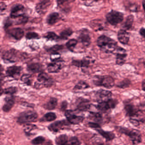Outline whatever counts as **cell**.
<instances>
[{"label": "cell", "instance_id": "obj_23", "mask_svg": "<svg viewBox=\"0 0 145 145\" xmlns=\"http://www.w3.org/2000/svg\"><path fill=\"white\" fill-rule=\"evenodd\" d=\"M103 137H104L107 141L112 140L115 138V136L114 133L111 131H105L101 129V128L95 129Z\"/></svg>", "mask_w": 145, "mask_h": 145}, {"label": "cell", "instance_id": "obj_33", "mask_svg": "<svg viewBox=\"0 0 145 145\" xmlns=\"http://www.w3.org/2000/svg\"><path fill=\"white\" fill-rule=\"evenodd\" d=\"M32 77V75L30 74H25L21 76V80L27 86H31L33 82Z\"/></svg>", "mask_w": 145, "mask_h": 145}, {"label": "cell", "instance_id": "obj_18", "mask_svg": "<svg viewBox=\"0 0 145 145\" xmlns=\"http://www.w3.org/2000/svg\"><path fill=\"white\" fill-rule=\"evenodd\" d=\"M79 40L85 46H88L91 43L89 32L86 29H83L80 32L78 37Z\"/></svg>", "mask_w": 145, "mask_h": 145}, {"label": "cell", "instance_id": "obj_36", "mask_svg": "<svg viewBox=\"0 0 145 145\" xmlns=\"http://www.w3.org/2000/svg\"><path fill=\"white\" fill-rule=\"evenodd\" d=\"M73 31L71 29L68 28L63 31L60 34V39L67 40L72 34Z\"/></svg>", "mask_w": 145, "mask_h": 145}, {"label": "cell", "instance_id": "obj_6", "mask_svg": "<svg viewBox=\"0 0 145 145\" xmlns=\"http://www.w3.org/2000/svg\"><path fill=\"white\" fill-rule=\"evenodd\" d=\"M123 14L119 12L112 10L106 15L107 21L111 25H116L123 20Z\"/></svg>", "mask_w": 145, "mask_h": 145}, {"label": "cell", "instance_id": "obj_44", "mask_svg": "<svg viewBox=\"0 0 145 145\" xmlns=\"http://www.w3.org/2000/svg\"><path fill=\"white\" fill-rule=\"evenodd\" d=\"M75 0H57V5H62L65 4H69L74 2Z\"/></svg>", "mask_w": 145, "mask_h": 145}, {"label": "cell", "instance_id": "obj_3", "mask_svg": "<svg viewBox=\"0 0 145 145\" xmlns=\"http://www.w3.org/2000/svg\"><path fill=\"white\" fill-rule=\"evenodd\" d=\"M93 84L97 86H103L111 89L114 85V80L112 77L108 75H95L93 79Z\"/></svg>", "mask_w": 145, "mask_h": 145}, {"label": "cell", "instance_id": "obj_11", "mask_svg": "<svg viewBox=\"0 0 145 145\" xmlns=\"http://www.w3.org/2000/svg\"><path fill=\"white\" fill-rule=\"evenodd\" d=\"M112 94L111 91L106 90H98L95 93L96 101L98 103L106 101L112 98Z\"/></svg>", "mask_w": 145, "mask_h": 145}, {"label": "cell", "instance_id": "obj_8", "mask_svg": "<svg viewBox=\"0 0 145 145\" xmlns=\"http://www.w3.org/2000/svg\"><path fill=\"white\" fill-rule=\"evenodd\" d=\"M2 58L6 63L16 62L18 58V52L14 49L7 51L3 52Z\"/></svg>", "mask_w": 145, "mask_h": 145}, {"label": "cell", "instance_id": "obj_53", "mask_svg": "<svg viewBox=\"0 0 145 145\" xmlns=\"http://www.w3.org/2000/svg\"><path fill=\"white\" fill-rule=\"evenodd\" d=\"M82 1H87V0H82Z\"/></svg>", "mask_w": 145, "mask_h": 145}, {"label": "cell", "instance_id": "obj_12", "mask_svg": "<svg viewBox=\"0 0 145 145\" xmlns=\"http://www.w3.org/2000/svg\"><path fill=\"white\" fill-rule=\"evenodd\" d=\"M76 108L80 112H86L90 108L91 103L88 99L79 97L76 101Z\"/></svg>", "mask_w": 145, "mask_h": 145}, {"label": "cell", "instance_id": "obj_20", "mask_svg": "<svg viewBox=\"0 0 145 145\" xmlns=\"http://www.w3.org/2000/svg\"><path fill=\"white\" fill-rule=\"evenodd\" d=\"M50 5V0H40L36 6V11L39 14H44Z\"/></svg>", "mask_w": 145, "mask_h": 145}, {"label": "cell", "instance_id": "obj_19", "mask_svg": "<svg viewBox=\"0 0 145 145\" xmlns=\"http://www.w3.org/2000/svg\"><path fill=\"white\" fill-rule=\"evenodd\" d=\"M27 70L31 73L35 74L43 72V66L38 63H33L27 65Z\"/></svg>", "mask_w": 145, "mask_h": 145}, {"label": "cell", "instance_id": "obj_38", "mask_svg": "<svg viewBox=\"0 0 145 145\" xmlns=\"http://www.w3.org/2000/svg\"><path fill=\"white\" fill-rule=\"evenodd\" d=\"M130 84V80L128 79H125L118 83L116 86L118 88H121V89H124V88L129 87Z\"/></svg>", "mask_w": 145, "mask_h": 145}, {"label": "cell", "instance_id": "obj_32", "mask_svg": "<svg viewBox=\"0 0 145 145\" xmlns=\"http://www.w3.org/2000/svg\"><path fill=\"white\" fill-rule=\"evenodd\" d=\"M90 86L84 80H80L74 86V90H80L85 89L89 88Z\"/></svg>", "mask_w": 145, "mask_h": 145}, {"label": "cell", "instance_id": "obj_13", "mask_svg": "<svg viewBox=\"0 0 145 145\" xmlns=\"http://www.w3.org/2000/svg\"><path fill=\"white\" fill-rule=\"evenodd\" d=\"M114 53L116 55V64L120 66L124 64L127 56L126 50L122 47L118 46Z\"/></svg>", "mask_w": 145, "mask_h": 145}, {"label": "cell", "instance_id": "obj_28", "mask_svg": "<svg viewBox=\"0 0 145 145\" xmlns=\"http://www.w3.org/2000/svg\"><path fill=\"white\" fill-rule=\"evenodd\" d=\"M89 118L90 119L94 121V122H95L98 123H101L103 121L102 116L101 114L99 112H90Z\"/></svg>", "mask_w": 145, "mask_h": 145}, {"label": "cell", "instance_id": "obj_31", "mask_svg": "<svg viewBox=\"0 0 145 145\" xmlns=\"http://www.w3.org/2000/svg\"><path fill=\"white\" fill-rule=\"evenodd\" d=\"M134 17L130 15L127 17L125 22L124 24L123 28L125 30H129L131 28L134 22Z\"/></svg>", "mask_w": 145, "mask_h": 145}, {"label": "cell", "instance_id": "obj_5", "mask_svg": "<svg viewBox=\"0 0 145 145\" xmlns=\"http://www.w3.org/2000/svg\"><path fill=\"white\" fill-rule=\"evenodd\" d=\"M118 104V101L112 98L106 101L98 103L95 106L97 110L103 113H106L115 108Z\"/></svg>", "mask_w": 145, "mask_h": 145}, {"label": "cell", "instance_id": "obj_17", "mask_svg": "<svg viewBox=\"0 0 145 145\" xmlns=\"http://www.w3.org/2000/svg\"><path fill=\"white\" fill-rule=\"evenodd\" d=\"M25 8L21 5H16L12 8L10 16L11 18H16L24 16Z\"/></svg>", "mask_w": 145, "mask_h": 145}, {"label": "cell", "instance_id": "obj_21", "mask_svg": "<svg viewBox=\"0 0 145 145\" xmlns=\"http://www.w3.org/2000/svg\"><path fill=\"white\" fill-rule=\"evenodd\" d=\"M118 38L121 44L126 45L129 40V35L125 29H120L118 32Z\"/></svg>", "mask_w": 145, "mask_h": 145}, {"label": "cell", "instance_id": "obj_14", "mask_svg": "<svg viewBox=\"0 0 145 145\" xmlns=\"http://www.w3.org/2000/svg\"><path fill=\"white\" fill-rule=\"evenodd\" d=\"M22 69L21 66H10L7 68L6 71V74L8 77L15 79H18Z\"/></svg>", "mask_w": 145, "mask_h": 145}, {"label": "cell", "instance_id": "obj_10", "mask_svg": "<svg viewBox=\"0 0 145 145\" xmlns=\"http://www.w3.org/2000/svg\"><path fill=\"white\" fill-rule=\"evenodd\" d=\"M70 123L67 120H63L56 121L50 124L48 126V129L50 131L53 132H57L63 129L66 126H68Z\"/></svg>", "mask_w": 145, "mask_h": 145}, {"label": "cell", "instance_id": "obj_27", "mask_svg": "<svg viewBox=\"0 0 145 145\" xmlns=\"http://www.w3.org/2000/svg\"><path fill=\"white\" fill-rule=\"evenodd\" d=\"M56 144L57 145H66L68 143V137L66 134L60 135L56 137L55 140Z\"/></svg>", "mask_w": 145, "mask_h": 145}, {"label": "cell", "instance_id": "obj_7", "mask_svg": "<svg viewBox=\"0 0 145 145\" xmlns=\"http://www.w3.org/2000/svg\"><path fill=\"white\" fill-rule=\"evenodd\" d=\"M65 116L68 121L73 125L79 124L83 122L84 119L83 116L76 115L72 110H66L65 111Z\"/></svg>", "mask_w": 145, "mask_h": 145}, {"label": "cell", "instance_id": "obj_9", "mask_svg": "<svg viewBox=\"0 0 145 145\" xmlns=\"http://www.w3.org/2000/svg\"><path fill=\"white\" fill-rule=\"evenodd\" d=\"M37 80L41 83L44 87L50 88L54 84V80L48 74L43 72L38 75Z\"/></svg>", "mask_w": 145, "mask_h": 145}, {"label": "cell", "instance_id": "obj_4", "mask_svg": "<svg viewBox=\"0 0 145 145\" xmlns=\"http://www.w3.org/2000/svg\"><path fill=\"white\" fill-rule=\"evenodd\" d=\"M38 114L33 111H24L21 113L17 118V122L20 124L36 122L38 119Z\"/></svg>", "mask_w": 145, "mask_h": 145}, {"label": "cell", "instance_id": "obj_15", "mask_svg": "<svg viewBox=\"0 0 145 145\" xmlns=\"http://www.w3.org/2000/svg\"><path fill=\"white\" fill-rule=\"evenodd\" d=\"M64 61L63 60L57 61L52 62L47 65V69L50 73H57L59 72L63 67Z\"/></svg>", "mask_w": 145, "mask_h": 145}, {"label": "cell", "instance_id": "obj_50", "mask_svg": "<svg viewBox=\"0 0 145 145\" xmlns=\"http://www.w3.org/2000/svg\"><path fill=\"white\" fill-rule=\"evenodd\" d=\"M142 4L143 9H144V11L145 12V0H143L142 1Z\"/></svg>", "mask_w": 145, "mask_h": 145}, {"label": "cell", "instance_id": "obj_52", "mask_svg": "<svg viewBox=\"0 0 145 145\" xmlns=\"http://www.w3.org/2000/svg\"><path fill=\"white\" fill-rule=\"evenodd\" d=\"M144 66H145V62H144Z\"/></svg>", "mask_w": 145, "mask_h": 145}, {"label": "cell", "instance_id": "obj_26", "mask_svg": "<svg viewBox=\"0 0 145 145\" xmlns=\"http://www.w3.org/2000/svg\"><path fill=\"white\" fill-rule=\"evenodd\" d=\"M57 118L56 114L52 112H49L43 116L40 119V122H51L54 121Z\"/></svg>", "mask_w": 145, "mask_h": 145}, {"label": "cell", "instance_id": "obj_24", "mask_svg": "<svg viewBox=\"0 0 145 145\" xmlns=\"http://www.w3.org/2000/svg\"><path fill=\"white\" fill-rule=\"evenodd\" d=\"M57 105V99L56 97H51L50 100L44 105V108L48 110H52L56 108Z\"/></svg>", "mask_w": 145, "mask_h": 145}, {"label": "cell", "instance_id": "obj_30", "mask_svg": "<svg viewBox=\"0 0 145 145\" xmlns=\"http://www.w3.org/2000/svg\"><path fill=\"white\" fill-rule=\"evenodd\" d=\"M94 63V60H91L90 58L86 57L80 60V68H88L92 63Z\"/></svg>", "mask_w": 145, "mask_h": 145}, {"label": "cell", "instance_id": "obj_45", "mask_svg": "<svg viewBox=\"0 0 145 145\" xmlns=\"http://www.w3.org/2000/svg\"><path fill=\"white\" fill-rule=\"evenodd\" d=\"M88 125L89 127L94 129H97V128H101V125L98 123H95L94 122H89L88 123Z\"/></svg>", "mask_w": 145, "mask_h": 145}, {"label": "cell", "instance_id": "obj_16", "mask_svg": "<svg viewBox=\"0 0 145 145\" xmlns=\"http://www.w3.org/2000/svg\"><path fill=\"white\" fill-rule=\"evenodd\" d=\"M5 103L2 107V110L5 112H10L15 103V98L13 95H9L4 99Z\"/></svg>", "mask_w": 145, "mask_h": 145}, {"label": "cell", "instance_id": "obj_35", "mask_svg": "<svg viewBox=\"0 0 145 145\" xmlns=\"http://www.w3.org/2000/svg\"><path fill=\"white\" fill-rule=\"evenodd\" d=\"M78 40L74 39H72L69 40L67 44H66V46L68 49L71 52H73L75 46L78 44Z\"/></svg>", "mask_w": 145, "mask_h": 145}, {"label": "cell", "instance_id": "obj_37", "mask_svg": "<svg viewBox=\"0 0 145 145\" xmlns=\"http://www.w3.org/2000/svg\"><path fill=\"white\" fill-rule=\"evenodd\" d=\"M44 37L52 40H57L60 39V38L54 32H48L45 34Z\"/></svg>", "mask_w": 145, "mask_h": 145}, {"label": "cell", "instance_id": "obj_46", "mask_svg": "<svg viewBox=\"0 0 145 145\" xmlns=\"http://www.w3.org/2000/svg\"><path fill=\"white\" fill-rule=\"evenodd\" d=\"M68 106V103L66 101H64L62 102L61 104V110L62 111H65Z\"/></svg>", "mask_w": 145, "mask_h": 145}, {"label": "cell", "instance_id": "obj_22", "mask_svg": "<svg viewBox=\"0 0 145 145\" xmlns=\"http://www.w3.org/2000/svg\"><path fill=\"white\" fill-rule=\"evenodd\" d=\"M8 33L12 37L17 40H20L24 35V31L20 28H15L10 29L8 31Z\"/></svg>", "mask_w": 145, "mask_h": 145}, {"label": "cell", "instance_id": "obj_25", "mask_svg": "<svg viewBox=\"0 0 145 145\" xmlns=\"http://www.w3.org/2000/svg\"><path fill=\"white\" fill-rule=\"evenodd\" d=\"M60 15L57 12L51 13L47 16L46 22L49 25H53L56 23L60 19Z\"/></svg>", "mask_w": 145, "mask_h": 145}, {"label": "cell", "instance_id": "obj_39", "mask_svg": "<svg viewBox=\"0 0 145 145\" xmlns=\"http://www.w3.org/2000/svg\"><path fill=\"white\" fill-rule=\"evenodd\" d=\"M45 141V138L41 136L37 137L31 141V143L34 145H39L43 144Z\"/></svg>", "mask_w": 145, "mask_h": 145}, {"label": "cell", "instance_id": "obj_41", "mask_svg": "<svg viewBox=\"0 0 145 145\" xmlns=\"http://www.w3.org/2000/svg\"><path fill=\"white\" fill-rule=\"evenodd\" d=\"M50 60L52 62L62 60L61 57V55L59 53H52L50 56Z\"/></svg>", "mask_w": 145, "mask_h": 145}, {"label": "cell", "instance_id": "obj_40", "mask_svg": "<svg viewBox=\"0 0 145 145\" xmlns=\"http://www.w3.org/2000/svg\"><path fill=\"white\" fill-rule=\"evenodd\" d=\"M63 46L56 45L48 49L47 51L51 53V54L58 53V52L63 50Z\"/></svg>", "mask_w": 145, "mask_h": 145}, {"label": "cell", "instance_id": "obj_47", "mask_svg": "<svg viewBox=\"0 0 145 145\" xmlns=\"http://www.w3.org/2000/svg\"><path fill=\"white\" fill-rule=\"evenodd\" d=\"M140 33L141 36L144 37L145 39V29L142 28L140 30Z\"/></svg>", "mask_w": 145, "mask_h": 145}, {"label": "cell", "instance_id": "obj_1", "mask_svg": "<svg viewBox=\"0 0 145 145\" xmlns=\"http://www.w3.org/2000/svg\"><path fill=\"white\" fill-rule=\"evenodd\" d=\"M97 45L101 50L106 53H114L118 47L117 43L115 40L104 35L98 38Z\"/></svg>", "mask_w": 145, "mask_h": 145}, {"label": "cell", "instance_id": "obj_48", "mask_svg": "<svg viewBox=\"0 0 145 145\" xmlns=\"http://www.w3.org/2000/svg\"><path fill=\"white\" fill-rule=\"evenodd\" d=\"M1 12H2L3 11L5 10L6 9V6L4 3L1 2Z\"/></svg>", "mask_w": 145, "mask_h": 145}, {"label": "cell", "instance_id": "obj_43", "mask_svg": "<svg viewBox=\"0 0 145 145\" xmlns=\"http://www.w3.org/2000/svg\"><path fill=\"white\" fill-rule=\"evenodd\" d=\"M26 38L28 39H37L39 38V35L34 32H30L27 34L26 36Z\"/></svg>", "mask_w": 145, "mask_h": 145}, {"label": "cell", "instance_id": "obj_34", "mask_svg": "<svg viewBox=\"0 0 145 145\" xmlns=\"http://www.w3.org/2000/svg\"><path fill=\"white\" fill-rule=\"evenodd\" d=\"M18 91V88L15 86H10L8 88L3 89V90L1 89V94L2 95V93L8 95H13L16 94Z\"/></svg>", "mask_w": 145, "mask_h": 145}, {"label": "cell", "instance_id": "obj_29", "mask_svg": "<svg viewBox=\"0 0 145 145\" xmlns=\"http://www.w3.org/2000/svg\"><path fill=\"white\" fill-rule=\"evenodd\" d=\"M37 126L35 125L27 124L24 126V131L27 136H30L33 134L32 133L33 131L37 129Z\"/></svg>", "mask_w": 145, "mask_h": 145}, {"label": "cell", "instance_id": "obj_2", "mask_svg": "<svg viewBox=\"0 0 145 145\" xmlns=\"http://www.w3.org/2000/svg\"><path fill=\"white\" fill-rule=\"evenodd\" d=\"M116 129L119 132L128 136L132 144L137 145L142 142L141 134L140 131L122 127H117Z\"/></svg>", "mask_w": 145, "mask_h": 145}, {"label": "cell", "instance_id": "obj_42", "mask_svg": "<svg viewBox=\"0 0 145 145\" xmlns=\"http://www.w3.org/2000/svg\"><path fill=\"white\" fill-rule=\"evenodd\" d=\"M69 144L71 145H80L81 142L80 141L78 137H72L69 140Z\"/></svg>", "mask_w": 145, "mask_h": 145}, {"label": "cell", "instance_id": "obj_51", "mask_svg": "<svg viewBox=\"0 0 145 145\" xmlns=\"http://www.w3.org/2000/svg\"><path fill=\"white\" fill-rule=\"evenodd\" d=\"M95 1H96V2H97V1H101V0H93Z\"/></svg>", "mask_w": 145, "mask_h": 145}, {"label": "cell", "instance_id": "obj_49", "mask_svg": "<svg viewBox=\"0 0 145 145\" xmlns=\"http://www.w3.org/2000/svg\"><path fill=\"white\" fill-rule=\"evenodd\" d=\"M142 89L144 91H145V79L142 81Z\"/></svg>", "mask_w": 145, "mask_h": 145}]
</instances>
